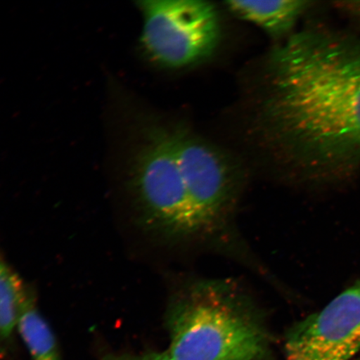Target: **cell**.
<instances>
[{
  "label": "cell",
  "instance_id": "7c38bea8",
  "mask_svg": "<svg viewBox=\"0 0 360 360\" xmlns=\"http://www.w3.org/2000/svg\"><path fill=\"white\" fill-rule=\"evenodd\" d=\"M353 360H360V357L359 358H355Z\"/></svg>",
  "mask_w": 360,
  "mask_h": 360
},
{
  "label": "cell",
  "instance_id": "277c9868",
  "mask_svg": "<svg viewBox=\"0 0 360 360\" xmlns=\"http://www.w3.org/2000/svg\"><path fill=\"white\" fill-rule=\"evenodd\" d=\"M142 51L172 69L199 64L213 55L221 34L214 6L201 0H141Z\"/></svg>",
  "mask_w": 360,
  "mask_h": 360
},
{
  "label": "cell",
  "instance_id": "3957f363",
  "mask_svg": "<svg viewBox=\"0 0 360 360\" xmlns=\"http://www.w3.org/2000/svg\"><path fill=\"white\" fill-rule=\"evenodd\" d=\"M119 145L127 187L141 227L160 240L193 237L188 188L180 162L179 129L143 126L126 131Z\"/></svg>",
  "mask_w": 360,
  "mask_h": 360
},
{
  "label": "cell",
  "instance_id": "9c48e42d",
  "mask_svg": "<svg viewBox=\"0 0 360 360\" xmlns=\"http://www.w3.org/2000/svg\"><path fill=\"white\" fill-rule=\"evenodd\" d=\"M28 289L0 258V354H6L13 347L18 314Z\"/></svg>",
  "mask_w": 360,
  "mask_h": 360
},
{
  "label": "cell",
  "instance_id": "52a82bcc",
  "mask_svg": "<svg viewBox=\"0 0 360 360\" xmlns=\"http://www.w3.org/2000/svg\"><path fill=\"white\" fill-rule=\"evenodd\" d=\"M229 11L240 19L252 22L274 36L289 34L304 13L311 8L313 2L304 0H278V1L225 2Z\"/></svg>",
  "mask_w": 360,
  "mask_h": 360
},
{
  "label": "cell",
  "instance_id": "5b68a950",
  "mask_svg": "<svg viewBox=\"0 0 360 360\" xmlns=\"http://www.w3.org/2000/svg\"><path fill=\"white\" fill-rule=\"evenodd\" d=\"M180 162L190 200L193 237L226 227L240 193V172L221 151L179 130Z\"/></svg>",
  "mask_w": 360,
  "mask_h": 360
},
{
  "label": "cell",
  "instance_id": "8992f818",
  "mask_svg": "<svg viewBox=\"0 0 360 360\" xmlns=\"http://www.w3.org/2000/svg\"><path fill=\"white\" fill-rule=\"evenodd\" d=\"M360 352V277L288 332L285 360H353Z\"/></svg>",
  "mask_w": 360,
  "mask_h": 360
},
{
  "label": "cell",
  "instance_id": "6da1fadb",
  "mask_svg": "<svg viewBox=\"0 0 360 360\" xmlns=\"http://www.w3.org/2000/svg\"><path fill=\"white\" fill-rule=\"evenodd\" d=\"M260 120L291 176L318 188L360 172V38L316 26L270 53Z\"/></svg>",
  "mask_w": 360,
  "mask_h": 360
},
{
  "label": "cell",
  "instance_id": "30bf717a",
  "mask_svg": "<svg viewBox=\"0 0 360 360\" xmlns=\"http://www.w3.org/2000/svg\"><path fill=\"white\" fill-rule=\"evenodd\" d=\"M101 360H173L167 351H150L143 354L107 353Z\"/></svg>",
  "mask_w": 360,
  "mask_h": 360
},
{
  "label": "cell",
  "instance_id": "7a4b0ae2",
  "mask_svg": "<svg viewBox=\"0 0 360 360\" xmlns=\"http://www.w3.org/2000/svg\"><path fill=\"white\" fill-rule=\"evenodd\" d=\"M173 360H267L262 313L236 283L198 280L174 292L166 312Z\"/></svg>",
  "mask_w": 360,
  "mask_h": 360
},
{
  "label": "cell",
  "instance_id": "8fae6325",
  "mask_svg": "<svg viewBox=\"0 0 360 360\" xmlns=\"http://www.w3.org/2000/svg\"><path fill=\"white\" fill-rule=\"evenodd\" d=\"M335 4L360 27V1H340Z\"/></svg>",
  "mask_w": 360,
  "mask_h": 360
},
{
  "label": "cell",
  "instance_id": "ba28073f",
  "mask_svg": "<svg viewBox=\"0 0 360 360\" xmlns=\"http://www.w3.org/2000/svg\"><path fill=\"white\" fill-rule=\"evenodd\" d=\"M16 330L32 360H62L55 334L39 313L33 292L30 289L20 304Z\"/></svg>",
  "mask_w": 360,
  "mask_h": 360
}]
</instances>
